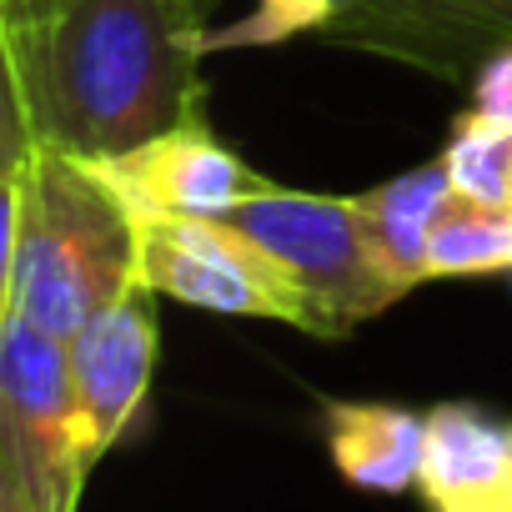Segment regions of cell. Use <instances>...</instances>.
<instances>
[{"mask_svg":"<svg viewBox=\"0 0 512 512\" xmlns=\"http://www.w3.org/2000/svg\"><path fill=\"white\" fill-rule=\"evenodd\" d=\"M206 51L196 0H61L46 16L0 21L6 146L41 141L106 161L201 121Z\"/></svg>","mask_w":512,"mask_h":512,"instance_id":"cell-1","label":"cell"},{"mask_svg":"<svg viewBox=\"0 0 512 512\" xmlns=\"http://www.w3.org/2000/svg\"><path fill=\"white\" fill-rule=\"evenodd\" d=\"M131 287H141L136 216L116 191L56 146H6L0 312H16L66 342Z\"/></svg>","mask_w":512,"mask_h":512,"instance_id":"cell-2","label":"cell"},{"mask_svg":"<svg viewBox=\"0 0 512 512\" xmlns=\"http://www.w3.org/2000/svg\"><path fill=\"white\" fill-rule=\"evenodd\" d=\"M96 462L66 342L0 312V507L76 512Z\"/></svg>","mask_w":512,"mask_h":512,"instance_id":"cell-3","label":"cell"},{"mask_svg":"<svg viewBox=\"0 0 512 512\" xmlns=\"http://www.w3.org/2000/svg\"><path fill=\"white\" fill-rule=\"evenodd\" d=\"M226 221L241 226L287 272V282L307 302L312 337H347L352 327L402 302L397 282L387 277L367 236L357 196L267 186L246 196L241 206H231Z\"/></svg>","mask_w":512,"mask_h":512,"instance_id":"cell-4","label":"cell"},{"mask_svg":"<svg viewBox=\"0 0 512 512\" xmlns=\"http://www.w3.org/2000/svg\"><path fill=\"white\" fill-rule=\"evenodd\" d=\"M136 282L181 307L307 332L287 272L226 216H136Z\"/></svg>","mask_w":512,"mask_h":512,"instance_id":"cell-5","label":"cell"},{"mask_svg":"<svg viewBox=\"0 0 512 512\" xmlns=\"http://www.w3.org/2000/svg\"><path fill=\"white\" fill-rule=\"evenodd\" d=\"M86 166L116 191L131 216H226L246 196L272 186L226 141H216L206 116Z\"/></svg>","mask_w":512,"mask_h":512,"instance_id":"cell-6","label":"cell"},{"mask_svg":"<svg viewBox=\"0 0 512 512\" xmlns=\"http://www.w3.org/2000/svg\"><path fill=\"white\" fill-rule=\"evenodd\" d=\"M71 382L86 412V432L96 457H106L136 412L146 407L151 372H156V292L131 287L111 307H101L81 332L66 337Z\"/></svg>","mask_w":512,"mask_h":512,"instance_id":"cell-7","label":"cell"},{"mask_svg":"<svg viewBox=\"0 0 512 512\" xmlns=\"http://www.w3.org/2000/svg\"><path fill=\"white\" fill-rule=\"evenodd\" d=\"M417 492L427 512H512V417L482 402H437Z\"/></svg>","mask_w":512,"mask_h":512,"instance_id":"cell-8","label":"cell"},{"mask_svg":"<svg viewBox=\"0 0 512 512\" xmlns=\"http://www.w3.org/2000/svg\"><path fill=\"white\" fill-rule=\"evenodd\" d=\"M387 61L432 81L472 86L477 66L512 46V0H382Z\"/></svg>","mask_w":512,"mask_h":512,"instance_id":"cell-9","label":"cell"},{"mask_svg":"<svg viewBox=\"0 0 512 512\" xmlns=\"http://www.w3.org/2000/svg\"><path fill=\"white\" fill-rule=\"evenodd\" d=\"M327 447L337 472L367 492H407L422 472L427 412L397 402H327Z\"/></svg>","mask_w":512,"mask_h":512,"instance_id":"cell-10","label":"cell"},{"mask_svg":"<svg viewBox=\"0 0 512 512\" xmlns=\"http://www.w3.org/2000/svg\"><path fill=\"white\" fill-rule=\"evenodd\" d=\"M447 201H452V176H447L442 156L357 196L367 236H372L382 267L402 297L427 282V241H432V226H437Z\"/></svg>","mask_w":512,"mask_h":512,"instance_id":"cell-11","label":"cell"},{"mask_svg":"<svg viewBox=\"0 0 512 512\" xmlns=\"http://www.w3.org/2000/svg\"><path fill=\"white\" fill-rule=\"evenodd\" d=\"M497 272H512V206H487L452 191L427 241V282Z\"/></svg>","mask_w":512,"mask_h":512,"instance_id":"cell-12","label":"cell"},{"mask_svg":"<svg viewBox=\"0 0 512 512\" xmlns=\"http://www.w3.org/2000/svg\"><path fill=\"white\" fill-rule=\"evenodd\" d=\"M447 176L457 196L487 201V206H512V131L482 116L477 106L457 116L447 146H442Z\"/></svg>","mask_w":512,"mask_h":512,"instance_id":"cell-13","label":"cell"},{"mask_svg":"<svg viewBox=\"0 0 512 512\" xmlns=\"http://www.w3.org/2000/svg\"><path fill=\"white\" fill-rule=\"evenodd\" d=\"M467 91H472V106H477L482 116H492L497 126L512 131V46L492 51V56L477 66V76H472Z\"/></svg>","mask_w":512,"mask_h":512,"instance_id":"cell-14","label":"cell"},{"mask_svg":"<svg viewBox=\"0 0 512 512\" xmlns=\"http://www.w3.org/2000/svg\"><path fill=\"white\" fill-rule=\"evenodd\" d=\"M61 0H0V21H31V16H46Z\"/></svg>","mask_w":512,"mask_h":512,"instance_id":"cell-15","label":"cell"},{"mask_svg":"<svg viewBox=\"0 0 512 512\" xmlns=\"http://www.w3.org/2000/svg\"><path fill=\"white\" fill-rule=\"evenodd\" d=\"M0 512H11V507H0Z\"/></svg>","mask_w":512,"mask_h":512,"instance_id":"cell-16","label":"cell"}]
</instances>
